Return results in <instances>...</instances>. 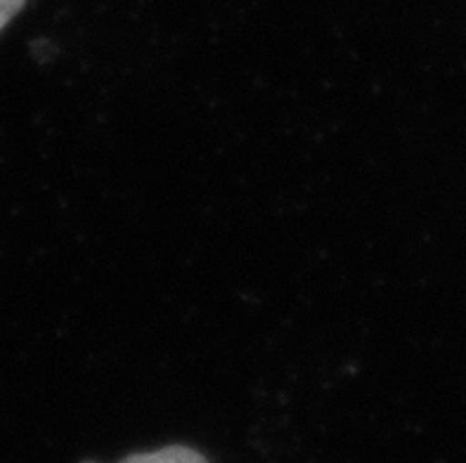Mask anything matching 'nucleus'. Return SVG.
I'll return each instance as SVG.
<instances>
[{"mask_svg": "<svg viewBox=\"0 0 466 463\" xmlns=\"http://www.w3.org/2000/svg\"><path fill=\"white\" fill-rule=\"evenodd\" d=\"M83 463H95V461H83ZM118 463H208V458L201 452L192 449L185 445H171L154 449V452H137L130 457L121 458Z\"/></svg>", "mask_w": 466, "mask_h": 463, "instance_id": "nucleus-1", "label": "nucleus"}, {"mask_svg": "<svg viewBox=\"0 0 466 463\" xmlns=\"http://www.w3.org/2000/svg\"><path fill=\"white\" fill-rule=\"evenodd\" d=\"M24 5H26V0H0V31L17 17Z\"/></svg>", "mask_w": 466, "mask_h": 463, "instance_id": "nucleus-2", "label": "nucleus"}]
</instances>
